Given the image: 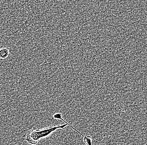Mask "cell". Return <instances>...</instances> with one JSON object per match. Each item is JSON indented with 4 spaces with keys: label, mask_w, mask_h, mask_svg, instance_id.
Masks as SVG:
<instances>
[{
    "label": "cell",
    "mask_w": 147,
    "mask_h": 145,
    "mask_svg": "<svg viewBox=\"0 0 147 145\" xmlns=\"http://www.w3.org/2000/svg\"><path fill=\"white\" fill-rule=\"evenodd\" d=\"M67 125H69L74 131L78 132L81 135L84 136L80 132L76 130L74 127L70 125L69 124L65 123L61 125L57 126H51V127H46L42 129H37V130H32L28 132L26 135V141L28 144L32 145H36L38 141L41 138H45L49 135H50L52 133L58 129H64Z\"/></svg>",
    "instance_id": "cell-1"
},
{
    "label": "cell",
    "mask_w": 147,
    "mask_h": 145,
    "mask_svg": "<svg viewBox=\"0 0 147 145\" xmlns=\"http://www.w3.org/2000/svg\"><path fill=\"white\" fill-rule=\"evenodd\" d=\"M10 54V51L9 48H0V59L2 60L7 59Z\"/></svg>",
    "instance_id": "cell-2"
},
{
    "label": "cell",
    "mask_w": 147,
    "mask_h": 145,
    "mask_svg": "<svg viewBox=\"0 0 147 145\" xmlns=\"http://www.w3.org/2000/svg\"><path fill=\"white\" fill-rule=\"evenodd\" d=\"M53 118H54V119H56V120H61L63 122L65 123L68 124V123L67 122L62 118V114L61 113H55V114H54V115H53Z\"/></svg>",
    "instance_id": "cell-3"
},
{
    "label": "cell",
    "mask_w": 147,
    "mask_h": 145,
    "mask_svg": "<svg viewBox=\"0 0 147 145\" xmlns=\"http://www.w3.org/2000/svg\"><path fill=\"white\" fill-rule=\"evenodd\" d=\"M92 138L91 136L90 135L84 136V141L86 145H92Z\"/></svg>",
    "instance_id": "cell-4"
}]
</instances>
